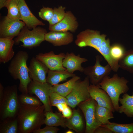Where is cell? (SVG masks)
Wrapping results in <instances>:
<instances>
[{
	"mask_svg": "<svg viewBox=\"0 0 133 133\" xmlns=\"http://www.w3.org/2000/svg\"><path fill=\"white\" fill-rule=\"evenodd\" d=\"M119 102L121 104L119 106L118 112L124 113L128 117H133V91L132 95L127 93L123 94L122 98H119Z\"/></svg>",
	"mask_w": 133,
	"mask_h": 133,
	"instance_id": "23",
	"label": "cell"
},
{
	"mask_svg": "<svg viewBox=\"0 0 133 133\" xmlns=\"http://www.w3.org/2000/svg\"><path fill=\"white\" fill-rule=\"evenodd\" d=\"M8 0H0V9L5 7V5Z\"/></svg>",
	"mask_w": 133,
	"mask_h": 133,
	"instance_id": "40",
	"label": "cell"
},
{
	"mask_svg": "<svg viewBox=\"0 0 133 133\" xmlns=\"http://www.w3.org/2000/svg\"><path fill=\"white\" fill-rule=\"evenodd\" d=\"M73 40L72 34L67 32L50 31L45 34V41L55 46L68 45Z\"/></svg>",
	"mask_w": 133,
	"mask_h": 133,
	"instance_id": "16",
	"label": "cell"
},
{
	"mask_svg": "<svg viewBox=\"0 0 133 133\" xmlns=\"http://www.w3.org/2000/svg\"><path fill=\"white\" fill-rule=\"evenodd\" d=\"M80 79V77L76 75L65 83L52 86V92L66 97L71 92L76 82Z\"/></svg>",
	"mask_w": 133,
	"mask_h": 133,
	"instance_id": "24",
	"label": "cell"
},
{
	"mask_svg": "<svg viewBox=\"0 0 133 133\" xmlns=\"http://www.w3.org/2000/svg\"><path fill=\"white\" fill-rule=\"evenodd\" d=\"M44 105H21L17 115L18 133H31L40 128L45 118Z\"/></svg>",
	"mask_w": 133,
	"mask_h": 133,
	"instance_id": "2",
	"label": "cell"
},
{
	"mask_svg": "<svg viewBox=\"0 0 133 133\" xmlns=\"http://www.w3.org/2000/svg\"><path fill=\"white\" fill-rule=\"evenodd\" d=\"M14 37L0 38V63H7L14 57L13 47L15 44Z\"/></svg>",
	"mask_w": 133,
	"mask_h": 133,
	"instance_id": "19",
	"label": "cell"
},
{
	"mask_svg": "<svg viewBox=\"0 0 133 133\" xmlns=\"http://www.w3.org/2000/svg\"><path fill=\"white\" fill-rule=\"evenodd\" d=\"M4 89L3 85L1 83H0V103L2 102L4 97Z\"/></svg>",
	"mask_w": 133,
	"mask_h": 133,
	"instance_id": "39",
	"label": "cell"
},
{
	"mask_svg": "<svg viewBox=\"0 0 133 133\" xmlns=\"http://www.w3.org/2000/svg\"><path fill=\"white\" fill-rule=\"evenodd\" d=\"M66 133H74L72 131L70 130H69L66 131L65 132Z\"/></svg>",
	"mask_w": 133,
	"mask_h": 133,
	"instance_id": "41",
	"label": "cell"
},
{
	"mask_svg": "<svg viewBox=\"0 0 133 133\" xmlns=\"http://www.w3.org/2000/svg\"><path fill=\"white\" fill-rule=\"evenodd\" d=\"M94 133H113L110 129L101 126L98 127Z\"/></svg>",
	"mask_w": 133,
	"mask_h": 133,
	"instance_id": "36",
	"label": "cell"
},
{
	"mask_svg": "<svg viewBox=\"0 0 133 133\" xmlns=\"http://www.w3.org/2000/svg\"><path fill=\"white\" fill-rule=\"evenodd\" d=\"M126 51L124 47L119 44L114 43L110 46V55L114 59L118 62L124 55Z\"/></svg>",
	"mask_w": 133,
	"mask_h": 133,
	"instance_id": "31",
	"label": "cell"
},
{
	"mask_svg": "<svg viewBox=\"0 0 133 133\" xmlns=\"http://www.w3.org/2000/svg\"><path fill=\"white\" fill-rule=\"evenodd\" d=\"M65 124L66 127L77 133H85V124L81 114L78 110L74 109L71 116L66 118Z\"/></svg>",
	"mask_w": 133,
	"mask_h": 133,
	"instance_id": "20",
	"label": "cell"
},
{
	"mask_svg": "<svg viewBox=\"0 0 133 133\" xmlns=\"http://www.w3.org/2000/svg\"><path fill=\"white\" fill-rule=\"evenodd\" d=\"M20 105L28 106H38L43 104L36 96L29 93H21L18 96Z\"/></svg>",
	"mask_w": 133,
	"mask_h": 133,
	"instance_id": "30",
	"label": "cell"
},
{
	"mask_svg": "<svg viewBox=\"0 0 133 133\" xmlns=\"http://www.w3.org/2000/svg\"><path fill=\"white\" fill-rule=\"evenodd\" d=\"M106 36L101 34L99 31L87 29L77 35L75 42L80 47L88 46L96 49L103 57L112 70L116 72L119 68L118 62L114 59L110 55V40L109 38L106 39Z\"/></svg>",
	"mask_w": 133,
	"mask_h": 133,
	"instance_id": "1",
	"label": "cell"
},
{
	"mask_svg": "<svg viewBox=\"0 0 133 133\" xmlns=\"http://www.w3.org/2000/svg\"><path fill=\"white\" fill-rule=\"evenodd\" d=\"M46 77V82L52 86L58 84L60 82L66 80L67 79L76 75L66 70H51L49 69Z\"/></svg>",
	"mask_w": 133,
	"mask_h": 133,
	"instance_id": "21",
	"label": "cell"
},
{
	"mask_svg": "<svg viewBox=\"0 0 133 133\" xmlns=\"http://www.w3.org/2000/svg\"><path fill=\"white\" fill-rule=\"evenodd\" d=\"M68 106L62 112L63 116L65 118L70 117L71 116L73 113V111Z\"/></svg>",
	"mask_w": 133,
	"mask_h": 133,
	"instance_id": "37",
	"label": "cell"
},
{
	"mask_svg": "<svg viewBox=\"0 0 133 133\" xmlns=\"http://www.w3.org/2000/svg\"><path fill=\"white\" fill-rule=\"evenodd\" d=\"M53 14V9L48 7H43L38 12V15L42 19L50 22Z\"/></svg>",
	"mask_w": 133,
	"mask_h": 133,
	"instance_id": "34",
	"label": "cell"
},
{
	"mask_svg": "<svg viewBox=\"0 0 133 133\" xmlns=\"http://www.w3.org/2000/svg\"><path fill=\"white\" fill-rule=\"evenodd\" d=\"M25 25V23L23 21L12 19L6 16L0 23V37L17 36Z\"/></svg>",
	"mask_w": 133,
	"mask_h": 133,
	"instance_id": "11",
	"label": "cell"
},
{
	"mask_svg": "<svg viewBox=\"0 0 133 133\" xmlns=\"http://www.w3.org/2000/svg\"><path fill=\"white\" fill-rule=\"evenodd\" d=\"M97 103L96 101L91 97L78 105L84 117L85 133H94L95 130L102 124L97 120L95 116V109Z\"/></svg>",
	"mask_w": 133,
	"mask_h": 133,
	"instance_id": "8",
	"label": "cell"
},
{
	"mask_svg": "<svg viewBox=\"0 0 133 133\" xmlns=\"http://www.w3.org/2000/svg\"><path fill=\"white\" fill-rule=\"evenodd\" d=\"M28 67L29 76L32 80L46 82V75L49 69L43 63L33 57L31 60Z\"/></svg>",
	"mask_w": 133,
	"mask_h": 133,
	"instance_id": "13",
	"label": "cell"
},
{
	"mask_svg": "<svg viewBox=\"0 0 133 133\" xmlns=\"http://www.w3.org/2000/svg\"><path fill=\"white\" fill-rule=\"evenodd\" d=\"M52 86L47 82L42 83L33 80L28 86V93L38 97L44 106L45 112L52 111L49 100L50 95L52 92Z\"/></svg>",
	"mask_w": 133,
	"mask_h": 133,
	"instance_id": "10",
	"label": "cell"
},
{
	"mask_svg": "<svg viewBox=\"0 0 133 133\" xmlns=\"http://www.w3.org/2000/svg\"><path fill=\"white\" fill-rule=\"evenodd\" d=\"M90 83L87 76L83 80L80 79L76 82L71 92L66 97L69 106L74 108L81 102L91 98L88 91Z\"/></svg>",
	"mask_w": 133,
	"mask_h": 133,
	"instance_id": "7",
	"label": "cell"
},
{
	"mask_svg": "<svg viewBox=\"0 0 133 133\" xmlns=\"http://www.w3.org/2000/svg\"><path fill=\"white\" fill-rule=\"evenodd\" d=\"M78 24L76 17L70 11L66 12L63 19L59 22L49 26L50 31L67 32H75L77 29Z\"/></svg>",
	"mask_w": 133,
	"mask_h": 133,
	"instance_id": "14",
	"label": "cell"
},
{
	"mask_svg": "<svg viewBox=\"0 0 133 133\" xmlns=\"http://www.w3.org/2000/svg\"><path fill=\"white\" fill-rule=\"evenodd\" d=\"M113 112L107 108L97 104L95 109V115L97 120L102 124L110 123L109 119L113 118Z\"/></svg>",
	"mask_w": 133,
	"mask_h": 133,
	"instance_id": "26",
	"label": "cell"
},
{
	"mask_svg": "<svg viewBox=\"0 0 133 133\" xmlns=\"http://www.w3.org/2000/svg\"><path fill=\"white\" fill-rule=\"evenodd\" d=\"M87 61L86 58L81 57L79 54L76 55L73 52H67L63 60V65L70 73H73L76 71L83 73L84 68L82 66V64Z\"/></svg>",
	"mask_w": 133,
	"mask_h": 133,
	"instance_id": "17",
	"label": "cell"
},
{
	"mask_svg": "<svg viewBox=\"0 0 133 133\" xmlns=\"http://www.w3.org/2000/svg\"><path fill=\"white\" fill-rule=\"evenodd\" d=\"M66 54L61 52L55 54L53 51L44 53H40L35 57L51 70H66L63 66V61Z\"/></svg>",
	"mask_w": 133,
	"mask_h": 133,
	"instance_id": "12",
	"label": "cell"
},
{
	"mask_svg": "<svg viewBox=\"0 0 133 133\" xmlns=\"http://www.w3.org/2000/svg\"><path fill=\"white\" fill-rule=\"evenodd\" d=\"M68 106L66 103H59L56 104L55 106L56 107L60 112H62Z\"/></svg>",
	"mask_w": 133,
	"mask_h": 133,
	"instance_id": "38",
	"label": "cell"
},
{
	"mask_svg": "<svg viewBox=\"0 0 133 133\" xmlns=\"http://www.w3.org/2000/svg\"><path fill=\"white\" fill-rule=\"evenodd\" d=\"M16 84L8 86L4 88V95L0 103V121L5 119L17 116L20 104Z\"/></svg>",
	"mask_w": 133,
	"mask_h": 133,
	"instance_id": "5",
	"label": "cell"
},
{
	"mask_svg": "<svg viewBox=\"0 0 133 133\" xmlns=\"http://www.w3.org/2000/svg\"><path fill=\"white\" fill-rule=\"evenodd\" d=\"M118 63L119 68L133 74V50L126 51Z\"/></svg>",
	"mask_w": 133,
	"mask_h": 133,
	"instance_id": "28",
	"label": "cell"
},
{
	"mask_svg": "<svg viewBox=\"0 0 133 133\" xmlns=\"http://www.w3.org/2000/svg\"><path fill=\"white\" fill-rule=\"evenodd\" d=\"M101 126L110 129L113 133H133V122L127 124L110 122Z\"/></svg>",
	"mask_w": 133,
	"mask_h": 133,
	"instance_id": "29",
	"label": "cell"
},
{
	"mask_svg": "<svg viewBox=\"0 0 133 133\" xmlns=\"http://www.w3.org/2000/svg\"><path fill=\"white\" fill-rule=\"evenodd\" d=\"M129 81L124 77H120L117 74L112 77L108 76L105 78L98 85L108 94L112 101L115 111L118 112L119 106V99L120 95L127 93L129 88Z\"/></svg>",
	"mask_w": 133,
	"mask_h": 133,
	"instance_id": "4",
	"label": "cell"
},
{
	"mask_svg": "<svg viewBox=\"0 0 133 133\" xmlns=\"http://www.w3.org/2000/svg\"><path fill=\"white\" fill-rule=\"evenodd\" d=\"M59 129L56 127L46 125L43 128H40L34 131L33 133H57Z\"/></svg>",
	"mask_w": 133,
	"mask_h": 133,
	"instance_id": "35",
	"label": "cell"
},
{
	"mask_svg": "<svg viewBox=\"0 0 133 133\" xmlns=\"http://www.w3.org/2000/svg\"><path fill=\"white\" fill-rule=\"evenodd\" d=\"M88 91L91 97L95 100L98 105L107 108L115 112V111L111 99L104 90L98 85L90 84Z\"/></svg>",
	"mask_w": 133,
	"mask_h": 133,
	"instance_id": "15",
	"label": "cell"
},
{
	"mask_svg": "<svg viewBox=\"0 0 133 133\" xmlns=\"http://www.w3.org/2000/svg\"><path fill=\"white\" fill-rule=\"evenodd\" d=\"M49 100L51 107L55 106L57 104L61 103H66L68 105L66 97L55 92H52L51 93L50 96Z\"/></svg>",
	"mask_w": 133,
	"mask_h": 133,
	"instance_id": "33",
	"label": "cell"
},
{
	"mask_svg": "<svg viewBox=\"0 0 133 133\" xmlns=\"http://www.w3.org/2000/svg\"><path fill=\"white\" fill-rule=\"evenodd\" d=\"M102 59L99 55L96 56V62L93 66L84 68L83 73L88 77L91 84L98 85L106 77L110 74L112 69L107 64L103 66L100 64Z\"/></svg>",
	"mask_w": 133,
	"mask_h": 133,
	"instance_id": "9",
	"label": "cell"
},
{
	"mask_svg": "<svg viewBox=\"0 0 133 133\" xmlns=\"http://www.w3.org/2000/svg\"><path fill=\"white\" fill-rule=\"evenodd\" d=\"M8 10L7 16L14 20H22L20 8L17 0H8L5 6Z\"/></svg>",
	"mask_w": 133,
	"mask_h": 133,
	"instance_id": "27",
	"label": "cell"
},
{
	"mask_svg": "<svg viewBox=\"0 0 133 133\" xmlns=\"http://www.w3.org/2000/svg\"><path fill=\"white\" fill-rule=\"evenodd\" d=\"M20 8L22 21L29 29H33L38 25L45 24L39 20L32 13L25 0H17Z\"/></svg>",
	"mask_w": 133,
	"mask_h": 133,
	"instance_id": "18",
	"label": "cell"
},
{
	"mask_svg": "<svg viewBox=\"0 0 133 133\" xmlns=\"http://www.w3.org/2000/svg\"><path fill=\"white\" fill-rule=\"evenodd\" d=\"M0 133H18L17 116L7 118L0 121Z\"/></svg>",
	"mask_w": 133,
	"mask_h": 133,
	"instance_id": "25",
	"label": "cell"
},
{
	"mask_svg": "<svg viewBox=\"0 0 133 133\" xmlns=\"http://www.w3.org/2000/svg\"><path fill=\"white\" fill-rule=\"evenodd\" d=\"M66 8L62 6L58 8L55 7L53 9V14L51 21L49 22V26L53 25L60 21L64 17L66 14Z\"/></svg>",
	"mask_w": 133,
	"mask_h": 133,
	"instance_id": "32",
	"label": "cell"
},
{
	"mask_svg": "<svg viewBox=\"0 0 133 133\" xmlns=\"http://www.w3.org/2000/svg\"><path fill=\"white\" fill-rule=\"evenodd\" d=\"M29 57L26 51H18L11 60L8 68V72L12 78L19 80L18 89L22 93H28V86L32 80L27 65Z\"/></svg>",
	"mask_w": 133,
	"mask_h": 133,
	"instance_id": "3",
	"label": "cell"
},
{
	"mask_svg": "<svg viewBox=\"0 0 133 133\" xmlns=\"http://www.w3.org/2000/svg\"><path fill=\"white\" fill-rule=\"evenodd\" d=\"M45 118L44 124L51 126H61L66 127L65 123L66 119L60 112L53 113L52 111L45 112Z\"/></svg>",
	"mask_w": 133,
	"mask_h": 133,
	"instance_id": "22",
	"label": "cell"
},
{
	"mask_svg": "<svg viewBox=\"0 0 133 133\" xmlns=\"http://www.w3.org/2000/svg\"><path fill=\"white\" fill-rule=\"evenodd\" d=\"M47 33L45 29L40 27L30 30L25 25L14 40L15 44H17L21 42L23 43L22 46L29 49L36 47L45 41V34Z\"/></svg>",
	"mask_w": 133,
	"mask_h": 133,
	"instance_id": "6",
	"label": "cell"
}]
</instances>
